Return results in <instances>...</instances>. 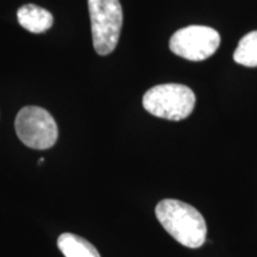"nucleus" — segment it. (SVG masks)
<instances>
[{
  "label": "nucleus",
  "instance_id": "obj_1",
  "mask_svg": "<svg viewBox=\"0 0 257 257\" xmlns=\"http://www.w3.org/2000/svg\"><path fill=\"white\" fill-rule=\"evenodd\" d=\"M155 213L167 232L182 245L197 249L206 240V221L191 205L175 199H165L157 204Z\"/></svg>",
  "mask_w": 257,
  "mask_h": 257
},
{
  "label": "nucleus",
  "instance_id": "obj_2",
  "mask_svg": "<svg viewBox=\"0 0 257 257\" xmlns=\"http://www.w3.org/2000/svg\"><path fill=\"white\" fill-rule=\"evenodd\" d=\"M194 106V92L180 83L157 85L143 96V107L150 114L168 120L185 119L192 113Z\"/></svg>",
  "mask_w": 257,
  "mask_h": 257
},
{
  "label": "nucleus",
  "instance_id": "obj_3",
  "mask_svg": "<svg viewBox=\"0 0 257 257\" xmlns=\"http://www.w3.org/2000/svg\"><path fill=\"white\" fill-rule=\"evenodd\" d=\"M93 46L99 55L111 54L119 41L123 10L119 0H88Z\"/></svg>",
  "mask_w": 257,
  "mask_h": 257
},
{
  "label": "nucleus",
  "instance_id": "obj_4",
  "mask_svg": "<svg viewBox=\"0 0 257 257\" xmlns=\"http://www.w3.org/2000/svg\"><path fill=\"white\" fill-rule=\"evenodd\" d=\"M15 127L19 140L31 149H49L59 137L55 119L47 110L38 106L22 108L16 117Z\"/></svg>",
  "mask_w": 257,
  "mask_h": 257
},
{
  "label": "nucleus",
  "instance_id": "obj_5",
  "mask_svg": "<svg viewBox=\"0 0 257 257\" xmlns=\"http://www.w3.org/2000/svg\"><path fill=\"white\" fill-rule=\"evenodd\" d=\"M220 44V35L214 29L191 25L180 29L169 41V48L175 55L193 62L204 61L213 55Z\"/></svg>",
  "mask_w": 257,
  "mask_h": 257
},
{
  "label": "nucleus",
  "instance_id": "obj_6",
  "mask_svg": "<svg viewBox=\"0 0 257 257\" xmlns=\"http://www.w3.org/2000/svg\"><path fill=\"white\" fill-rule=\"evenodd\" d=\"M18 23L32 34H43L53 27L54 17L49 11L35 4L23 5L17 12Z\"/></svg>",
  "mask_w": 257,
  "mask_h": 257
},
{
  "label": "nucleus",
  "instance_id": "obj_7",
  "mask_svg": "<svg viewBox=\"0 0 257 257\" xmlns=\"http://www.w3.org/2000/svg\"><path fill=\"white\" fill-rule=\"evenodd\" d=\"M57 246L66 257H101L93 244L73 233L61 234Z\"/></svg>",
  "mask_w": 257,
  "mask_h": 257
},
{
  "label": "nucleus",
  "instance_id": "obj_8",
  "mask_svg": "<svg viewBox=\"0 0 257 257\" xmlns=\"http://www.w3.org/2000/svg\"><path fill=\"white\" fill-rule=\"evenodd\" d=\"M233 60L245 67H257V30L246 34L234 50Z\"/></svg>",
  "mask_w": 257,
  "mask_h": 257
},
{
  "label": "nucleus",
  "instance_id": "obj_9",
  "mask_svg": "<svg viewBox=\"0 0 257 257\" xmlns=\"http://www.w3.org/2000/svg\"><path fill=\"white\" fill-rule=\"evenodd\" d=\"M43 161H44V159H40V161H38V163H40V165H41V163H43Z\"/></svg>",
  "mask_w": 257,
  "mask_h": 257
}]
</instances>
